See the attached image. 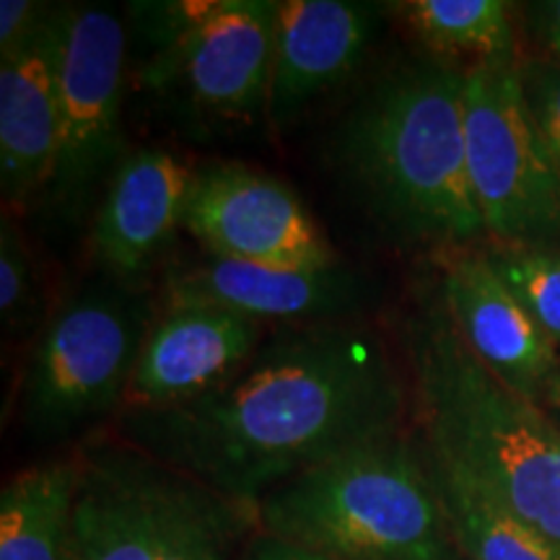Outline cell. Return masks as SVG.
I'll return each instance as SVG.
<instances>
[{
	"label": "cell",
	"instance_id": "6da1fadb",
	"mask_svg": "<svg viewBox=\"0 0 560 560\" xmlns=\"http://www.w3.org/2000/svg\"><path fill=\"white\" fill-rule=\"evenodd\" d=\"M412 395L387 340L359 322L285 325L221 387L125 408L120 436L244 509L296 475L405 431Z\"/></svg>",
	"mask_w": 560,
	"mask_h": 560
},
{
	"label": "cell",
	"instance_id": "7a4b0ae2",
	"mask_svg": "<svg viewBox=\"0 0 560 560\" xmlns=\"http://www.w3.org/2000/svg\"><path fill=\"white\" fill-rule=\"evenodd\" d=\"M465 68L429 50L384 70L332 132L342 185L400 247L436 255L488 240L467 170Z\"/></svg>",
	"mask_w": 560,
	"mask_h": 560
},
{
	"label": "cell",
	"instance_id": "3957f363",
	"mask_svg": "<svg viewBox=\"0 0 560 560\" xmlns=\"http://www.w3.org/2000/svg\"><path fill=\"white\" fill-rule=\"evenodd\" d=\"M418 433L514 520L560 550V423L503 387L454 330L439 291L402 319Z\"/></svg>",
	"mask_w": 560,
	"mask_h": 560
},
{
	"label": "cell",
	"instance_id": "277c9868",
	"mask_svg": "<svg viewBox=\"0 0 560 560\" xmlns=\"http://www.w3.org/2000/svg\"><path fill=\"white\" fill-rule=\"evenodd\" d=\"M255 520L332 560H462L412 431L296 475L257 503Z\"/></svg>",
	"mask_w": 560,
	"mask_h": 560
},
{
	"label": "cell",
	"instance_id": "5b68a950",
	"mask_svg": "<svg viewBox=\"0 0 560 560\" xmlns=\"http://www.w3.org/2000/svg\"><path fill=\"white\" fill-rule=\"evenodd\" d=\"M68 560H240L255 511L174 472L136 446L79 454Z\"/></svg>",
	"mask_w": 560,
	"mask_h": 560
},
{
	"label": "cell",
	"instance_id": "8992f818",
	"mask_svg": "<svg viewBox=\"0 0 560 560\" xmlns=\"http://www.w3.org/2000/svg\"><path fill=\"white\" fill-rule=\"evenodd\" d=\"M153 317L149 291L107 276L66 299L37 338L21 382L26 436L55 444L128 400Z\"/></svg>",
	"mask_w": 560,
	"mask_h": 560
},
{
	"label": "cell",
	"instance_id": "52a82bcc",
	"mask_svg": "<svg viewBox=\"0 0 560 560\" xmlns=\"http://www.w3.org/2000/svg\"><path fill=\"white\" fill-rule=\"evenodd\" d=\"M130 9L145 52L140 86L223 122L265 117L276 0H166Z\"/></svg>",
	"mask_w": 560,
	"mask_h": 560
},
{
	"label": "cell",
	"instance_id": "ba28073f",
	"mask_svg": "<svg viewBox=\"0 0 560 560\" xmlns=\"http://www.w3.org/2000/svg\"><path fill=\"white\" fill-rule=\"evenodd\" d=\"M128 30L104 5H68L60 66V120L55 170L42 206L60 226L94 215L112 174L128 156L122 130Z\"/></svg>",
	"mask_w": 560,
	"mask_h": 560
},
{
	"label": "cell",
	"instance_id": "9c48e42d",
	"mask_svg": "<svg viewBox=\"0 0 560 560\" xmlns=\"http://www.w3.org/2000/svg\"><path fill=\"white\" fill-rule=\"evenodd\" d=\"M520 60L465 68L467 170L488 242H558L560 185L524 102Z\"/></svg>",
	"mask_w": 560,
	"mask_h": 560
},
{
	"label": "cell",
	"instance_id": "30bf717a",
	"mask_svg": "<svg viewBox=\"0 0 560 560\" xmlns=\"http://www.w3.org/2000/svg\"><path fill=\"white\" fill-rule=\"evenodd\" d=\"M182 226L226 260L317 270L340 265L310 208L285 182L231 161L192 172Z\"/></svg>",
	"mask_w": 560,
	"mask_h": 560
},
{
	"label": "cell",
	"instance_id": "8fae6325",
	"mask_svg": "<svg viewBox=\"0 0 560 560\" xmlns=\"http://www.w3.org/2000/svg\"><path fill=\"white\" fill-rule=\"evenodd\" d=\"M439 299L454 330L503 387L556 416L560 350L511 293L482 247L441 252Z\"/></svg>",
	"mask_w": 560,
	"mask_h": 560
},
{
	"label": "cell",
	"instance_id": "7c38bea8",
	"mask_svg": "<svg viewBox=\"0 0 560 560\" xmlns=\"http://www.w3.org/2000/svg\"><path fill=\"white\" fill-rule=\"evenodd\" d=\"M374 299L363 272L335 265L317 270L268 268L208 255L170 265L164 304H208L255 322H340L361 314Z\"/></svg>",
	"mask_w": 560,
	"mask_h": 560
},
{
	"label": "cell",
	"instance_id": "4fadbf2b",
	"mask_svg": "<svg viewBox=\"0 0 560 560\" xmlns=\"http://www.w3.org/2000/svg\"><path fill=\"white\" fill-rule=\"evenodd\" d=\"M382 13L355 0H283L276 13L268 122L291 128L327 91L359 70L380 34Z\"/></svg>",
	"mask_w": 560,
	"mask_h": 560
},
{
	"label": "cell",
	"instance_id": "5bb4252c",
	"mask_svg": "<svg viewBox=\"0 0 560 560\" xmlns=\"http://www.w3.org/2000/svg\"><path fill=\"white\" fill-rule=\"evenodd\" d=\"M262 346V322L208 304H164L132 374L128 408H170L221 387Z\"/></svg>",
	"mask_w": 560,
	"mask_h": 560
},
{
	"label": "cell",
	"instance_id": "9a60e30c",
	"mask_svg": "<svg viewBox=\"0 0 560 560\" xmlns=\"http://www.w3.org/2000/svg\"><path fill=\"white\" fill-rule=\"evenodd\" d=\"M66 30L68 5H55L30 42L0 60V192L13 210L32 208L50 185Z\"/></svg>",
	"mask_w": 560,
	"mask_h": 560
},
{
	"label": "cell",
	"instance_id": "2e32d148",
	"mask_svg": "<svg viewBox=\"0 0 560 560\" xmlns=\"http://www.w3.org/2000/svg\"><path fill=\"white\" fill-rule=\"evenodd\" d=\"M192 172L174 153L140 145L112 174L91 215L89 247L102 276L136 283L182 226Z\"/></svg>",
	"mask_w": 560,
	"mask_h": 560
},
{
	"label": "cell",
	"instance_id": "e0dca14e",
	"mask_svg": "<svg viewBox=\"0 0 560 560\" xmlns=\"http://www.w3.org/2000/svg\"><path fill=\"white\" fill-rule=\"evenodd\" d=\"M81 465L50 459L13 475L0 493V560H68Z\"/></svg>",
	"mask_w": 560,
	"mask_h": 560
},
{
	"label": "cell",
	"instance_id": "ac0fdd59",
	"mask_svg": "<svg viewBox=\"0 0 560 560\" xmlns=\"http://www.w3.org/2000/svg\"><path fill=\"white\" fill-rule=\"evenodd\" d=\"M420 444L462 560H560V550L524 527L467 475L439 457L423 436Z\"/></svg>",
	"mask_w": 560,
	"mask_h": 560
},
{
	"label": "cell",
	"instance_id": "d6986e66",
	"mask_svg": "<svg viewBox=\"0 0 560 560\" xmlns=\"http://www.w3.org/2000/svg\"><path fill=\"white\" fill-rule=\"evenodd\" d=\"M402 19L423 50L441 58L480 62H516L514 11L503 0H410Z\"/></svg>",
	"mask_w": 560,
	"mask_h": 560
},
{
	"label": "cell",
	"instance_id": "ffe728a7",
	"mask_svg": "<svg viewBox=\"0 0 560 560\" xmlns=\"http://www.w3.org/2000/svg\"><path fill=\"white\" fill-rule=\"evenodd\" d=\"M482 252L532 319L560 348V242H486Z\"/></svg>",
	"mask_w": 560,
	"mask_h": 560
},
{
	"label": "cell",
	"instance_id": "44dd1931",
	"mask_svg": "<svg viewBox=\"0 0 560 560\" xmlns=\"http://www.w3.org/2000/svg\"><path fill=\"white\" fill-rule=\"evenodd\" d=\"M39 289L37 265L24 234L16 219L5 213L0 221V319L5 332L19 335L37 325L42 310Z\"/></svg>",
	"mask_w": 560,
	"mask_h": 560
},
{
	"label": "cell",
	"instance_id": "7402d4cb",
	"mask_svg": "<svg viewBox=\"0 0 560 560\" xmlns=\"http://www.w3.org/2000/svg\"><path fill=\"white\" fill-rule=\"evenodd\" d=\"M520 79L532 122L560 185V62L545 55H527L520 60Z\"/></svg>",
	"mask_w": 560,
	"mask_h": 560
},
{
	"label": "cell",
	"instance_id": "603a6c76",
	"mask_svg": "<svg viewBox=\"0 0 560 560\" xmlns=\"http://www.w3.org/2000/svg\"><path fill=\"white\" fill-rule=\"evenodd\" d=\"M55 5L37 0H3L0 3V60L16 55L45 24Z\"/></svg>",
	"mask_w": 560,
	"mask_h": 560
},
{
	"label": "cell",
	"instance_id": "cb8c5ba5",
	"mask_svg": "<svg viewBox=\"0 0 560 560\" xmlns=\"http://www.w3.org/2000/svg\"><path fill=\"white\" fill-rule=\"evenodd\" d=\"M524 30L540 45L545 58L560 62V0H535L522 5Z\"/></svg>",
	"mask_w": 560,
	"mask_h": 560
},
{
	"label": "cell",
	"instance_id": "d4e9b609",
	"mask_svg": "<svg viewBox=\"0 0 560 560\" xmlns=\"http://www.w3.org/2000/svg\"><path fill=\"white\" fill-rule=\"evenodd\" d=\"M240 560H332L319 552L301 548V545L285 542L280 537H272L268 532L255 529L249 535V540L244 542L240 552Z\"/></svg>",
	"mask_w": 560,
	"mask_h": 560
},
{
	"label": "cell",
	"instance_id": "484cf974",
	"mask_svg": "<svg viewBox=\"0 0 560 560\" xmlns=\"http://www.w3.org/2000/svg\"><path fill=\"white\" fill-rule=\"evenodd\" d=\"M552 418H556V420H558V423H560V410H558V412H556V416H552Z\"/></svg>",
	"mask_w": 560,
	"mask_h": 560
}]
</instances>
